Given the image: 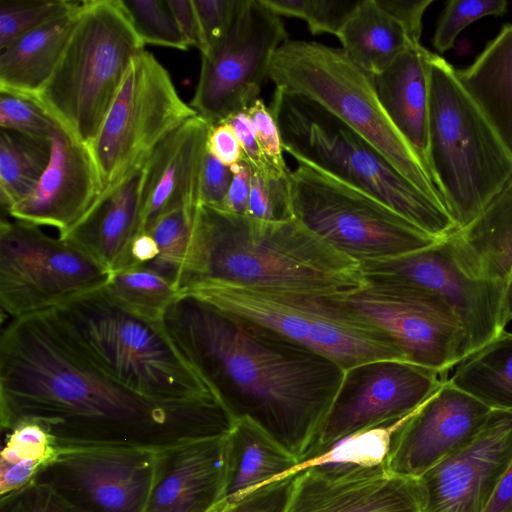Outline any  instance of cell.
I'll return each mask as SVG.
<instances>
[{
  "mask_svg": "<svg viewBox=\"0 0 512 512\" xmlns=\"http://www.w3.org/2000/svg\"><path fill=\"white\" fill-rule=\"evenodd\" d=\"M0 412L3 428L34 421L96 439L221 434L234 422L219 399L165 402L130 390L71 348L45 313L12 319L1 334Z\"/></svg>",
  "mask_w": 512,
  "mask_h": 512,
  "instance_id": "cell-1",
  "label": "cell"
},
{
  "mask_svg": "<svg viewBox=\"0 0 512 512\" xmlns=\"http://www.w3.org/2000/svg\"><path fill=\"white\" fill-rule=\"evenodd\" d=\"M162 324L235 420L251 419L298 462L304 457L341 390L344 369L190 293L167 308Z\"/></svg>",
  "mask_w": 512,
  "mask_h": 512,
  "instance_id": "cell-2",
  "label": "cell"
},
{
  "mask_svg": "<svg viewBox=\"0 0 512 512\" xmlns=\"http://www.w3.org/2000/svg\"><path fill=\"white\" fill-rule=\"evenodd\" d=\"M209 282L342 298L366 278L359 261L295 218L267 221L199 204L176 287L183 294Z\"/></svg>",
  "mask_w": 512,
  "mask_h": 512,
  "instance_id": "cell-3",
  "label": "cell"
},
{
  "mask_svg": "<svg viewBox=\"0 0 512 512\" xmlns=\"http://www.w3.org/2000/svg\"><path fill=\"white\" fill-rule=\"evenodd\" d=\"M44 313L71 348L140 395L165 402L221 400L178 351L162 321L127 311L105 286Z\"/></svg>",
  "mask_w": 512,
  "mask_h": 512,
  "instance_id": "cell-4",
  "label": "cell"
},
{
  "mask_svg": "<svg viewBox=\"0 0 512 512\" xmlns=\"http://www.w3.org/2000/svg\"><path fill=\"white\" fill-rule=\"evenodd\" d=\"M283 149L390 207L426 233L457 230L448 211L399 173L370 143L319 104L275 89L270 105Z\"/></svg>",
  "mask_w": 512,
  "mask_h": 512,
  "instance_id": "cell-5",
  "label": "cell"
},
{
  "mask_svg": "<svg viewBox=\"0 0 512 512\" xmlns=\"http://www.w3.org/2000/svg\"><path fill=\"white\" fill-rule=\"evenodd\" d=\"M428 166L457 228L473 221L512 180V155L460 84L429 55Z\"/></svg>",
  "mask_w": 512,
  "mask_h": 512,
  "instance_id": "cell-6",
  "label": "cell"
},
{
  "mask_svg": "<svg viewBox=\"0 0 512 512\" xmlns=\"http://www.w3.org/2000/svg\"><path fill=\"white\" fill-rule=\"evenodd\" d=\"M144 46L119 0L82 1L53 72L30 99L89 148Z\"/></svg>",
  "mask_w": 512,
  "mask_h": 512,
  "instance_id": "cell-7",
  "label": "cell"
},
{
  "mask_svg": "<svg viewBox=\"0 0 512 512\" xmlns=\"http://www.w3.org/2000/svg\"><path fill=\"white\" fill-rule=\"evenodd\" d=\"M268 79L275 89L309 99L328 110L370 143L399 173L445 207L431 172L385 112L373 77L354 64L341 48L287 40L272 58Z\"/></svg>",
  "mask_w": 512,
  "mask_h": 512,
  "instance_id": "cell-8",
  "label": "cell"
},
{
  "mask_svg": "<svg viewBox=\"0 0 512 512\" xmlns=\"http://www.w3.org/2000/svg\"><path fill=\"white\" fill-rule=\"evenodd\" d=\"M186 293L320 354L346 372L381 360L409 362L384 331L339 298L220 282Z\"/></svg>",
  "mask_w": 512,
  "mask_h": 512,
  "instance_id": "cell-9",
  "label": "cell"
},
{
  "mask_svg": "<svg viewBox=\"0 0 512 512\" xmlns=\"http://www.w3.org/2000/svg\"><path fill=\"white\" fill-rule=\"evenodd\" d=\"M288 187L293 218L361 264L411 254L443 240L309 164L297 162L290 170Z\"/></svg>",
  "mask_w": 512,
  "mask_h": 512,
  "instance_id": "cell-10",
  "label": "cell"
},
{
  "mask_svg": "<svg viewBox=\"0 0 512 512\" xmlns=\"http://www.w3.org/2000/svg\"><path fill=\"white\" fill-rule=\"evenodd\" d=\"M39 227L0 223V304L12 319L51 311L106 286L112 276L83 248Z\"/></svg>",
  "mask_w": 512,
  "mask_h": 512,
  "instance_id": "cell-11",
  "label": "cell"
},
{
  "mask_svg": "<svg viewBox=\"0 0 512 512\" xmlns=\"http://www.w3.org/2000/svg\"><path fill=\"white\" fill-rule=\"evenodd\" d=\"M197 115L153 54L144 50L135 56L89 147L103 192L142 166L163 139Z\"/></svg>",
  "mask_w": 512,
  "mask_h": 512,
  "instance_id": "cell-12",
  "label": "cell"
},
{
  "mask_svg": "<svg viewBox=\"0 0 512 512\" xmlns=\"http://www.w3.org/2000/svg\"><path fill=\"white\" fill-rule=\"evenodd\" d=\"M288 40L281 16L263 0H243L225 35L201 54L190 106L211 126L259 99L272 58Z\"/></svg>",
  "mask_w": 512,
  "mask_h": 512,
  "instance_id": "cell-13",
  "label": "cell"
},
{
  "mask_svg": "<svg viewBox=\"0 0 512 512\" xmlns=\"http://www.w3.org/2000/svg\"><path fill=\"white\" fill-rule=\"evenodd\" d=\"M364 272V271H363ZM359 290L339 298L384 331L411 363L447 376L465 358V337L450 307L406 280L364 272Z\"/></svg>",
  "mask_w": 512,
  "mask_h": 512,
  "instance_id": "cell-14",
  "label": "cell"
},
{
  "mask_svg": "<svg viewBox=\"0 0 512 512\" xmlns=\"http://www.w3.org/2000/svg\"><path fill=\"white\" fill-rule=\"evenodd\" d=\"M54 436L55 453L47 467L62 471L103 512H145L179 438Z\"/></svg>",
  "mask_w": 512,
  "mask_h": 512,
  "instance_id": "cell-15",
  "label": "cell"
},
{
  "mask_svg": "<svg viewBox=\"0 0 512 512\" xmlns=\"http://www.w3.org/2000/svg\"><path fill=\"white\" fill-rule=\"evenodd\" d=\"M447 378L432 369L397 360L370 362L347 371L329 414L298 465L347 436L411 414Z\"/></svg>",
  "mask_w": 512,
  "mask_h": 512,
  "instance_id": "cell-16",
  "label": "cell"
},
{
  "mask_svg": "<svg viewBox=\"0 0 512 512\" xmlns=\"http://www.w3.org/2000/svg\"><path fill=\"white\" fill-rule=\"evenodd\" d=\"M361 265L364 272L397 277L440 297L461 324L465 358L505 330L502 303L506 284L467 276L455 262L446 238L411 254Z\"/></svg>",
  "mask_w": 512,
  "mask_h": 512,
  "instance_id": "cell-17",
  "label": "cell"
},
{
  "mask_svg": "<svg viewBox=\"0 0 512 512\" xmlns=\"http://www.w3.org/2000/svg\"><path fill=\"white\" fill-rule=\"evenodd\" d=\"M512 459V412L494 410L466 446L417 481L421 512H484Z\"/></svg>",
  "mask_w": 512,
  "mask_h": 512,
  "instance_id": "cell-18",
  "label": "cell"
},
{
  "mask_svg": "<svg viewBox=\"0 0 512 512\" xmlns=\"http://www.w3.org/2000/svg\"><path fill=\"white\" fill-rule=\"evenodd\" d=\"M493 411L445 380L394 434L387 459L389 473L418 479L469 444Z\"/></svg>",
  "mask_w": 512,
  "mask_h": 512,
  "instance_id": "cell-19",
  "label": "cell"
},
{
  "mask_svg": "<svg viewBox=\"0 0 512 512\" xmlns=\"http://www.w3.org/2000/svg\"><path fill=\"white\" fill-rule=\"evenodd\" d=\"M50 161L33 190L12 206L15 220L51 226L67 234L103 193L100 175L89 148L59 124L51 135Z\"/></svg>",
  "mask_w": 512,
  "mask_h": 512,
  "instance_id": "cell-20",
  "label": "cell"
},
{
  "mask_svg": "<svg viewBox=\"0 0 512 512\" xmlns=\"http://www.w3.org/2000/svg\"><path fill=\"white\" fill-rule=\"evenodd\" d=\"M211 125L197 115L163 139L143 165L137 234L180 206L199 205L200 178Z\"/></svg>",
  "mask_w": 512,
  "mask_h": 512,
  "instance_id": "cell-21",
  "label": "cell"
},
{
  "mask_svg": "<svg viewBox=\"0 0 512 512\" xmlns=\"http://www.w3.org/2000/svg\"><path fill=\"white\" fill-rule=\"evenodd\" d=\"M285 512H421L416 479L387 469L334 477L307 467L297 473Z\"/></svg>",
  "mask_w": 512,
  "mask_h": 512,
  "instance_id": "cell-22",
  "label": "cell"
},
{
  "mask_svg": "<svg viewBox=\"0 0 512 512\" xmlns=\"http://www.w3.org/2000/svg\"><path fill=\"white\" fill-rule=\"evenodd\" d=\"M228 435L179 437L145 512H212L226 487Z\"/></svg>",
  "mask_w": 512,
  "mask_h": 512,
  "instance_id": "cell-23",
  "label": "cell"
},
{
  "mask_svg": "<svg viewBox=\"0 0 512 512\" xmlns=\"http://www.w3.org/2000/svg\"><path fill=\"white\" fill-rule=\"evenodd\" d=\"M143 165L104 191L81 221L60 236L83 248L111 273L132 267L129 250L138 231Z\"/></svg>",
  "mask_w": 512,
  "mask_h": 512,
  "instance_id": "cell-24",
  "label": "cell"
},
{
  "mask_svg": "<svg viewBox=\"0 0 512 512\" xmlns=\"http://www.w3.org/2000/svg\"><path fill=\"white\" fill-rule=\"evenodd\" d=\"M429 55L421 44L411 46L373 76L385 112L428 169Z\"/></svg>",
  "mask_w": 512,
  "mask_h": 512,
  "instance_id": "cell-25",
  "label": "cell"
},
{
  "mask_svg": "<svg viewBox=\"0 0 512 512\" xmlns=\"http://www.w3.org/2000/svg\"><path fill=\"white\" fill-rule=\"evenodd\" d=\"M446 240L467 276L506 284L512 272V180L473 221Z\"/></svg>",
  "mask_w": 512,
  "mask_h": 512,
  "instance_id": "cell-26",
  "label": "cell"
},
{
  "mask_svg": "<svg viewBox=\"0 0 512 512\" xmlns=\"http://www.w3.org/2000/svg\"><path fill=\"white\" fill-rule=\"evenodd\" d=\"M82 1L0 49V92L35 97L57 64Z\"/></svg>",
  "mask_w": 512,
  "mask_h": 512,
  "instance_id": "cell-27",
  "label": "cell"
},
{
  "mask_svg": "<svg viewBox=\"0 0 512 512\" xmlns=\"http://www.w3.org/2000/svg\"><path fill=\"white\" fill-rule=\"evenodd\" d=\"M227 482L220 503L224 511L244 496L270 482L294 473L298 460L249 418H240L228 435Z\"/></svg>",
  "mask_w": 512,
  "mask_h": 512,
  "instance_id": "cell-28",
  "label": "cell"
},
{
  "mask_svg": "<svg viewBox=\"0 0 512 512\" xmlns=\"http://www.w3.org/2000/svg\"><path fill=\"white\" fill-rule=\"evenodd\" d=\"M458 80L512 155V23L475 61L456 69Z\"/></svg>",
  "mask_w": 512,
  "mask_h": 512,
  "instance_id": "cell-29",
  "label": "cell"
},
{
  "mask_svg": "<svg viewBox=\"0 0 512 512\" xmlns=\"http://www.w3.org/2000/svg\"><path fill=\"white\" fill-rule=\"evenodd\" d=\"M336 36L345 55L372 77L419 45L377 0H360Z\"/></svg>",
  "mask_w": 512,
  "mask_h": 512,
  "instance_id": "cell-30",
  "label": "cell"
},
{
  "mask_svg": "<svg viewBox=\"0 0 512 512\" xmlns=\"http://www.w3.org/2000/svg\"><path fill=\"white\" fill-rule=\"evenodd\" d=\"M447 381L494 410L512 412V332L459 362Z\"/></svg>",
  "mask_w": 512,
  "mask_h": 512,
  "instance_id": "cell-31",
  "label": "cell"
},
{
  "mask_svg": "<svg viewBox=\"0 0 512 512\" xmlns=\"http://www.w3.org/2000/svg\"><path fill=\"white\" fill-rule=\"evenodd\" d=\"M407 416L339 440L323 454L298 465L294 473L310 467L334 477H353L388 470L387 459L394 434Z\"/></svg>",
  "mask_w": 512,
  "mask_h": 512,
  "instance_id": "cell-32",
  "label": "cell"
},
{
  "mask_svg": "<svg viewBox=\"0 0 512 512\" xmlns=\"http://www.w3.org/2000/svg\"><path fill=\"white\" fill-rule=\"evenodd\" d=\"M50 157V139L0 129V201L7 212L33 190Z\"/></svg>",
  "mask_w": 512,
  "mask_h": 512,
  "instance_id": "cell-33",
  "label": "cell"
},
{
  "mask_svg": "<svg viewBox=\"0 0 512 512\" xmlns=\"http://www.w3.org/2000/svg\"><path fill=\"white\" fill-rule=\"evenodd\" d=\"M105 287L124 309L155 322L162 321L167 308L180 295L174 283L143 265L112 273Z\"/></svg>",
  "mask_w": 512,
  "mask_h": 512,
  "instance_id": "cell-34",
  "label": "cell"
},
{
  "mask_svg": "<svg viewBox=\"0 0 512 512\" xmlns=\"http://www.w3.org/2000/svg\"><path fill=\"white\" fill-rule=\"evenodd\" d=\"M197 207L180 206L155 220L149 233L158 247V255L143 266L177 285L180 270L189 245ZM177 288V287H176Z\"/></svg>",
  "mask_w": 512,
  "mask_h": 512,
  "instance_id": "cell-35",
  "label": "cell"
},
{
  "mask_svg": "<svg viewBox=\"0 0 512 512\" xmlns=\"http://www.w3.org/2000/svg\"><path fill=\"white\" fill-rule=\"evenodd\" d=\"M119 1L145 45L188 49L167 0Z\"/></svg>",
  "mask_w": 512,
  "mask_h": 512,
  "instance_id": "cell-36",
  "label": "cell"
},
{
  "mask_svg": "<svg viewBox=\"0 0 512 512\" xmlns=\"http://www.w3.org/2000/svg\"><path fill=\"white\" fill-rule=\"evenodd\" d=\"M360 0H263L279 16L304 20L312 35H337Z\"/></svg>",
  "mask_w": 512,
  "mask_h": 512,
  "instance_id": "cell-37",
  "label": "cell"
},
{
  "mask_svg": "<svg viewBox=\"0 0 512 512\" xmlns=\"http://www.w3.org/2000/svg\"><path fill=\"white\" fill-rule=\"evenodd\" d=\"M77 1L0 0V49L39 25L67 12Z\"/></svg>",
  "mask_w": 512,
  "mask_h": 512,
  "instance_id": "cell-38",
  "label": "cell"
},
{
  "mask_svg": "<svg viewBox=\"0 0 512 512\" xmlns=\"http://www.w3.org/2000/svg\"><path fill=\"white\" fill-rule=\"evenodd\" d=\"M506 0H450L437 23L432 39L434 48L444 53L454 47L458 35L472 22L486 16H502Z\"/></svg>",
  "mask_w": 512,
  "mask_h": 512,
  "instance_id": "cell-39",
  "label": "cell"
},
{
  "mask_svg": "<svg viewBox=\"0 0 512 512\" xmlns=\"http://www.w3.org/2000/svg\"><path fill=\"white\" fill-rule=\"evenodd\" d=\"M0 512H93L69 498L56 485L31 480L1 497Z\"/></svg>",
  "mask_w": 512,
  "mask_h": 512,
  "instance_id": "cell-40",
  "label": "cell"
},
{
  "mask_svg": "<svg viewBox=\"0 0 512 512\" xmlns=\"http://www.w3.org/2000/svg\"><path fill=\"white\" fill-rule=\"evenodd\" d=\"M57 124L34 100L0 92V129L49 140Z\"/></svg>",
  "mask_w": 512,
  "mask_h": 512,
  "instance_id": "cell-41",
  "label": "cell"
},
{
  "mask_svg": "<svg viewBox=\"0 0 512 512\" xmlns=\"http://www.w3.org/2000/svg\"><path fill=\"white\" fill-rule=\"evenodd\" d=\"M245 215L267 221L293 218L288 178L266 176L251 170L250 194Z\"/></svg>",
  "mask_w": 512,
  "mask_h": 512,
  "instance_id": "cell-42",
  "label": "cell"
},
{
  "mask_svg": "<svg viewBox=\"0 0 512 512\" xmlns=\"http://www.w3.org/2000/svg\"><path fill=\"white\" fill-rule=\"evenodd\" d=\"M10 430L1 451L0 463H14L23 459L41 460L46 467L51 463L55 453V436L47 428L34 421H22Z\"/></svg>",
  "mask_w": 512,
  "mask_h": 512,
  "instance_id": "cell-43",
  "label": "cell"
},
{
  "mask_svg": "<svg viewBox=\"0 0 512 512\" xmlns=\"http://www.w3.org/2000/svg\"><path fill=\"white\" fill-rule=\"evenodd\" d=\"M247 113L255 127L266 162L279 177L287 178L290 170L284 159L279 128L269 107L259 98L247 109Z\"/></svg>",
  "mask_w": 512,
  "mask_h": 512,
  "instance_id": "cell-44",
  "label": "cell"
},
{
  "mask_svg": "<svg viewBox=\"0 0 512 512\" xmlns=\"http://www.w3.org/2000/svg\"><path fill=\"white\" fill-rule=\"evenodd\" d=\"M242 3L243 0H193L202 36L200 54L225 35Z\"/></svg>",
  "mask_w": 512,
  "mask_h": 512,
  "instance_id": "cell-45",
  "label": "cell"
},
{
  "mask_svg": "<svg viewBox=\"0 0 512 512\" xmlns=\"http://www.w3.org/2000/svg\"><path fill=\"white\" fill-rule=\"evenodd\" d=\"M297 473L258 487L221 512H285Z\"/></svg>",
  "mask_w": 512,
  "mask_h": 512,
  "instance_id": "cell-46",
  "label": "cell"
},
{
  "mask_svg": "<svg viewBox=\"0 0 512 512\" xmlns=\"http://www.w3.org/2000/svg\"><path fill=\"white\" fill-rule=\"evenodd\" d=\"M233 174L206 148L200 178L199 204L220 208L227 195Z\"/></svg>",
  "mask_w": 512,
  "mask_h": 512,
  "instance_id": "cell-47",
  "label": "cell"
},
{
  "mask_svg": "<svg viewBox=\"0 0 512 512\" xmlns=\"http://www.w3.org/2000/svg\"><path fill=\"white\" fill-rule=\"evenodd\" d=\"M223 122L227 123L234 131L243 150L244 160L248 163L251 170L257 171L262 175L279 177L264 158L255 127L247 110L231 115Z\"/></svg>",
  "mask_w": 512,
  "mask_h": 512,
  "instance_id": "cell-48",
  "label": "cell"
},
{
  "mask_svg": "<svg viewBox=\"0 0 512 512\" xmlns=\"http://www.w3.org/2000/svg\"><path fill=\"white\" fill-rule=\"evenodd\" d=\"M405 29L414 44H420L422 19L433 0H377Z\"/></svg>",
  "mask_w": 512,
  "mask_h": 512,
  "instance_id": "cell-49",
  "label": "cell"
},
{
  "mask_svg": "<svg viewBox=\"0 0 512 512\" xmlns=\"http://www.w3.org/2000/svg\"><path fill=\"white\" fill-rule=\"evenodd\" d=\"M207 150L226 166L243 160V150L232 130L225 122L210 127L207 137Z\"/></svg>",
  "mask_w": 512,
  "mask_h": 512,
  "instance_id": "cell-50",
  "label": "cell"
},
{
  "mask_svg": "<svg viewBox=\"0 0 512 512\" xmlns=\"http://www.w3.org/2000/svg\"><path fill=\"white\" fill-rule=\"evenodd\" d=\"M230 169L233 178L220 209L245 215L250 194L251 168L243 158L239 163L230 166Z\"/></svg>",
  "mask_w": 512,
  "mask_h": 512,
  "instance_id": "cell-51",
  "label": "cell"
},
{
  "mask_svg": "<svg viewBox=\"0 0 512 512\" xmlns=\"http://www.w3.org/2000/svg\"><path fill=\"white\" fill-rule=\"evenodd\" d=\"M188 47L202 49V36L193 0H167Z\"/></svg>",
  "mask_w": 512,
  "mask_h": 512,
  "instance_id": "cell-52",
  "label": "cell"
},
{
  "mask_svg": "<svg viewBox=\"0 0 512 512\" xmlns=\"http://www.w3.org/2000/svg\"><path fill=\"white\" fill-rule=\"evenodd\" d=\"M484 512H512V459Z\"/></svg>",
  "mask_w": 512,
  "mask_h": 512,
  "instance_id": "cell-53",
  "label": "cell"
},
{
  "mask_svg": "<svg viewBox=\"0 0 512 512\" xmlns=\"http://www.w3.org/2000/svg\"><path fill=\"white\" fill-rule=\"evenodd\" d=\"M158 252L157 244L149 233L137 234L133 238L129 250L132 266L151 262L157 257Z\"/></svg>",
  "mask_w": 512,
  "mask_h": 512,
  "instance_id": "cell-54",
  "label": "cell"
},
{
  "mask_svg": "<svg viewBox=\"0 0 512 512\" xmlns=\"http://www.w3.org/2000/svg\"><path fill=\"white\" fill-rule=\"evenodd\" d=\"M502 321L506 327L512 321V272L506 283L503 303H502Z\"/></svg>",
  "mask_w": 512,
  "mask_h": 512,
  "instance_id": "cell-55",
  "label": "cell"
}]
</instances>
